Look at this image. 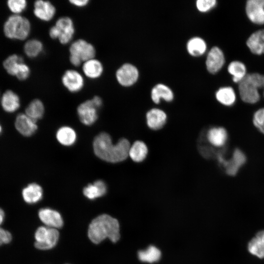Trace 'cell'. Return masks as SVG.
I'll use <instances>...</instances> for the list:
<instances>
[{
  "instance_id": "1",
  "label": "cell",
  "mask_w": 264,
  "mask_h": 264,
  "mask_svg": "<svg viewBox=\"0 0 264 264\" xmlns=\"http://www.w3.org/2000/svg\"><path fill=\"white\" fill-rule=\"evenodd\" d=\"M131 146L126 138H121L113 144L110 135L102 132L97 135L93 141V150L96 155L104 161L118 163L124 161L129 156Z\"/></svg>"
},
{
  "instance_id": "2",
  "label": "cell",
  "mask_w": 264,
  "mask_h": 264,
  "mask_svg": "<svg viewBox=\"0 0 264 264\" xmlns=\"http://www.w3.org/2000/svg\"><path fill=\"white\" fill-rule=\"evenodd\" d=\"M88 237L95 244L108 238L113 242L120 239V227L117 219L107 214H102L94 219L89 225Z\"/></svg>"
},
{
  "instance_id": "3",
  "label": "cell",
  "mask_w": 264,
  "mask_h": 264,
  "mask_svg": "<svg viewBox=\"0 0 264 264\" xmlns=\"http://www.w3.org/2000/svg\"><path fill=\"white\" fill-rule=\"evenodd\" d=\"M264 84V75L258 73L247 74L239 83V92L242 100L248 104H255L260 99L259 89Z\"/></svg>"
},
{
  "instance_id": "4",
  "label": "cell",
  "mask_w": 264,
  "mask_h": 264,
  "mask_svg": "<svg viewBox=\"0 0 264 264\" xmlns=\"http://www.w3.org/2000/svg\"><path fill=\"white\" fill-rule=\"evenodd\" d=\"M31 25L29 20L19 15L10 16L3 26L6 37L11 39L24 40L29 35Z\"/></svg>"
},
{
  "instance_id": "5",
  "label": "cell",
  "mask_w": 264,
  "mask_h": 264,
  "mask_svg": "<svg viewBox=\"0 0 264 264\" xmlns=\"http://www.w3.org/2000/svg\"><path fill=\"white\" fill-rule=\"evenodd\" d=\"M69 61L75 66L81 63L94 58L96 50L94 46L83 39L77 40L73 42L69 47Z\"/></svg>"
},
{
  "instance_id": "6",
  "label": "cell",
  "mask_w": 264,
  "mask_h": 264,
  "mask_svg": "<svg viewBox=\"0 0 264 264\" xmlns=\"http://www.w3.org/2000/svg\"><path fill=\"white\" fill-rule=\"evenodd\" d=\"M102 105V100L98 96L79 105L77 110L81 122L86 125L93 124L98 118V110Z\"/></svg>"
},
{
  "instance_id": "7",
  "label": "cell",
  "mask_w": 264,
  "mask_h": 264,
  "mask_svg": "<svg viewBox=\"0 0 264 264\" xmlns=\"http://www.w3.org/2000/svg\"><path fill=\"white\" fill-rule=\"evenodd\" d=\"M3 66L9 74L16 76L21 81L26 80L30 75V68L24 63L23 58L20 55L9 56L4 61Z\"/></svg>"
},
{
  "instance_id": "8",
  "label": "cell",
  "mask_w": 264,
  "mask_h": 264,
  "mask_svg": "<svg viewBox=\"0 0 264 264\" xmlns=\"http://www.w3.org/2000/svg\"><path fill=\"white\" fill-rule=\"evenodd\" d=\"M246 161L245 154L239 148L234 150L230 159L226 160L223 157L219 160L225 168L226 173L231 176H235L239 169L245 164Z\"/></svg>"
},
{
  "instance_id": "9",
  "label": "cell",
  "mask_w": 264,
  "mask_h": 264,
  "mask_svg": "<svg viewBox=\"0 0 264 264\" xmlns=\"http://www.w3.org/2000/svg\"><path fill=\"white\" fill-rule=\"evenodd\" d=\"M58 32V40L63 44L69 43L73 38L75 29L72 20L68 17L58 19L54 25Z\"/></svg>"
},
{
  "instance_id": "10",
  "label": "cell",
  "mask_w": 264,
  "mask_h": 264,
  "mask_svg": "<svg viewBox=\"0 0 264 264\" xmlns=\"http://www.w3.org/2000/svg\"><path fill=\"white\" fill-rule=\"evenodd\" d=\"M138 77V71L133 65L126 63L121 66L116 72V78L122 86L128 87L136 82Z\"/></svg>"
},
{
  "instance_id": "11",
  "label": "cell",
  "mask_w": 264,
  "mask_h": 264,
  "mask_svg": "<svg viewBox=\"0 0 264 264\" xmlns=\"http://www.w3.org/2000/svg\"><path fill=\"white\" fill-rule=\"evenodd\" d=\"M245 12L249 20L256 24H264V0H248Z\"/></svg>"
},
{
  "instance_id": "12",
  "label": "cell",
  "mask_w": 264,
  "mask_h": 264,
  "mask_svg": "<svg viewBox=\"0 0 264 264\" xmlns=\"http://www.w3.org/2000/svg\"><path fill=\"white\" fill-rule=\"evenodd\" d=\"M64 86L71 92L81 90L84 86V79L82 75L73 69L66 70L62 77Z\"/></svg>"
},
{
  "instance_id": "13",
  "label": "cell",
  "mask_w": 264,
  "mask_h": 264,
  "mask_svg": "<svg viewBox=\"0 0 264 264\" xmlns=\"http://www.w3.org/2000/svg\"><path fill=\"white\" fill-rule=\"evenodd\" d=\"M225 57L222 51L218 47H213L208 52L206 65L208 71L211 73H216L223 66Z\"/></svg>"
},
{
  "instance_id": "14",
  "label": "cell",
  "mask_w": 264,
  "mask_h": 264,
  "mask_svg": "<svg viewBox=\"0 0 264 264\" xmlns=\"http://www.w3.org/2000/svg\"><path fill=\"white\" fill-rule=\"evenodd\" d=\"M37 121L25 113L19 114L15 119V126L18 132L24 136L33 135L37 130Z\"/></svg>"
},
{
  "instance_id": "15",
  "label": "cell",
  "mask_w": 264,
  "mask_h": 264,
  "mask_svg": "<svg viewBox=\"0 0 264 264\" xmlns=\"http://www.w3.org/2000/svg\"><path fill=\"white\" fill-rule=\"evenodd\" d=\"M40 220L47 227L53 228H60L64 224V221L61 214L57 211L46 208L39 211Z\"/></svg>"
},
{
  "instance_id": "16",
  "label": "cell",
  "mask_w": 264,
  "mask_h": 264,
  "mask_svg": "<svg viewBox=\"0 0 264 264\" xmlns=\"http://www.w3.org/2000/svg\"><path fill=\"white\" fill-rule=\"evenodd\" d=\"M34 7L35 16L43 21H50L56 13L55 6L49 1L37 0L34 4Z\"/></svg>"
},
{
  "instance_id": "17",
  "label": "cell",
  "mask_w": 264,
  "mask_h": 264,
  "mask_svg": "<svg viewBox=\"0 0 264 264\" xmlns=\"http://www.w3.org/2000/svg\"><path fill=\"white\" fill-rule=\"evenodd\" d=\"M146 117L148 127L153 130L161 129L167 121L166 113L157 108H153L149 110Z\"/></svg>"
},
{
  "instance_id": "18",
  "label": "cell",
  "mask_w": 264,
  "mask_h": 264,
  "mask_svg": "<svg viewBox=\"0 0 264 264\" xmlns=\"http://www.w3.org/2000/svg\"><path fill=\"white\" fill-rule=\"evenodd\" d=\"M246 44L252 53L256 55L264 54V29L257 30L251 34Z\"/></svg>"
},
{
  "instance_id": "19",
  "label": "cell",
  "mask_w": 264,
  "mask_h": 264,
  "mask_svg": "<svg viewBox=\"0 0 264 264\" xmlns=\"http://www.w3.org/2000/svg\"><path fill=\"white\" fill-rule=\"evenodd\" d=\"M228 134L226 130L221 127H213L207 133L208 142L214 147H221L227 142Z\"/></svg>"
},
{
  "instance_id": "20",
  "label": "cell",
  "mask_w": 264,
  "mask_h": 264,
  "mask_svg": "<svg viewBox=\"0 0 264 264\" xmlns=\"http://www.w3.org/2000/svg\"><path fill=\"white\" fill-rule=\"evenodd\" d=\"M0 103L3 110L8 113L16 111L20 106L19 96L11 90H6L3 94Z\"/></svg>"
},
{
  "instance_id": "21",
  "label": "cell",
  "mask_w": 264,
  "mask_h": 264,
  "mask_svg": "<svg viewBox=\"0 0 264 264\" xmlns=\"http://www.w3.org/2000/svg\"><path fill=\"white\" fill-rule=\"evenodd\" d=\"M43 194L42 188L35 183L28 184L22 191L23 200L29 204H33L39 201L42 198Z\"/></svg>"
},
{
  "instance_id": "22",
  "label": "cell",
  "mask_w": 264,
  "mask_h": 264,
  "mask_svg": "<svg viewBox=\"0 0 264 264\" xmlns=\"http://www.w3.org/2000/svg\"><path fill=\"white\" fill-rule=\"evenodd\" d=\"M82 70L87 77L95 79L102 74L103 66L100 61L93 58L84 62Z\"/></svg>"
},
{
  "instance_id": "23",
  "label": "cell",
  "mask_w": 264,
  "mask_h": 264,
  "mask_svg": "<svg viewBox=\"0 0 264 264\" xmlns=\"http://www.w3.org/2000/svg\"><path fill=\"white\" fill-rule=\"evenodd\" d=\"M107 187L106 183L98 180L92 184H89L83 189L84 196L89 199H94L106 194Z\"/></svg>"
},
{
  "instance_id": "24",
  "label": "cell",
  "mask_w": 264,
  "mask_h": 264,
  "mask_svg": "<svg viewBox=\"0 0 264 264\" xmlns=\"http://www.w3.org/2000/svg\"><path fill=\"white\" fill-rule=\"evenodd\" d=\"M148 153L147 145L140 140H137L131 145L129 156L135 162H142L146 158Z\"/></svg>"
},
{
  "instance_id": "25",
  "label": "cell",
  "mask_w": 264,
  "mask_h": 264,
  "mask_svg": "<svg viewBox=\"0 0 264 264\" xmlns=\"http://www.w3.org/2000/svg\"><path fill=\"white\" fill-rule=\"evenodd\" d=\"M248 250L259 258H264V230L259 231L249 242Z\"/></svg>"
},
{
  "instance_id": "26",
  "label": "cell",
  "mask_w": 264,
  "mask_h": 264,
  "mask_svg": "<svg viewBox=\"0 0 264 264\" xmlns=\"http://www.w3.org/2000/svg\"><path fill=\"white\" fill-rule=\"evenodd\" d=\"M151 97L154 103L158 104L161 98L166 101H171L173 99L174 95L172 90L167 86L158 84L152 89Z\"/></svg>"
},
{
  "instance_id": "27",
  "label": "cell",
  "mask_w": 264,
  "mask_h": 264,
  "mask_svg": "<svg viewBox=\"0 0 264 264\" xmlns=\"http://www.w3.org/2000/svg\"><path fill=\"white\" fill-rule=\"evenodd\" d=\"M216 98L220 103L226 106L233 105L236 100L235 92L230 87L220 88L216 93Z\"/></svg>"
},
{
  "instance_id": "28",
  "label": "cell",
  "mask_w": 264,
  "mask_h": 264,
  "mask_svg": "<svg viewBox=\"0 0 264 264\" xmlns=\"http://www.w3.org/2000/svg\"><path fill=\"white\" fill-rule=\"evenodd\" d=\"M76 137L75 131L68 126L60 128L56 133L57 140L64 146H69L73 145L76 141Z\"/></svg>"
},
{
  "instance_id": "29",
  "label": "cell",
  "mask_w": 264,
  "mask_h": 264,
  "mask_svg": "<svg viewBox=\"0 0 264 264\" xmlns=\"http://www.w3.org/2000/svg\"><path fill=\"white\" fill-rule=\"evenodd\" d=\"M227 70L232 76L233 81L236 83H239L247 75L246 67L241 61L231 62L228 66Z\"/></svg>"
},
{
  "instance_id": "30",
  "label": "cell",
  "mask_w": 264,
  "mask_h": 264,
  "mask_svg": "<svg viewBox=\"0 0 264 264\" xmlns=\"http://www.w3.org/2000/svg\"><path fill=\"white\" fill-rule=\"evenodd\" d=\"M139 260L143 262L154 263L159 260L161 258V251L156 246L150 245L144 250L138 252Z\"/></svg>"
},
{
  "instance_id": "31",
  "label": "cell",
  "mask_w": 264,
  "mask_h": 264,
  "mask_svg": "<svg viewBox=\"0 0 264 264\" xmlns=\"http://www.w3.org/2000/svg\"><path fill=\"white\" fill-rule=\"evenodd\" d=\"M59 233L57 229L48 228L47 235L42 243H35V246L38 249L48 250L54 247L59 240Z\"/></svg>"
},
{
  "instance_id": "32",
  "label": "cell",
  "mask_w": 264,
  "mask_h": 264,
  "mask_svg": "<svg viewBox=\"0 0 264 264\" xmlns=\"http://www.w3.org/2000/svg\"><path fill=\"white\" fill-rule=\"evenodd\" d=\"M44 112L43 103L37 99L32 100L25 109V114L36 121L43 117Z\"/></svg>"
},
{
  "instance_id": "33",
  "label": "cell",
  "mask_w": 264,
  "mask_h": 264,
  "mask_svg": "<svg viewBox=\"0 0 264 264\" xmlns=\"http://www.w3.org/2000/svg\"><path fill=\"white\" fill-rule=\"evenodd\" d=\"M187 48L191 55L198 56L205 52L206 44L202 39L198 37H194L188 42Z\"/></svg>"
},
{
  "instance_id": "34",
  "label": "cell",
  "mask_w": 264,
  "mask_h": 264,
  "mask_svg": "<svg viewBox=\"0 0 264 264\" xmlns=\"http://www.w3.org/2000/svg\"><path fill=\"white\" fill-rule=\"evenodd\" d=\"M24 52L30 58H35L42 52L43 49L42 43L37 39L27 41L24 45Z\"/></svg>"
},
{
  "instance_id": "35",
  "label": "cell",
  "mask_w": 264,
  "mask_h": 264,
  "mask_svg": "<svg viewBox=\"0 0 264 264\" xmlns=\"http://www.w3.org/2000/svg\"><path fill=\"white\" fill-rule=\"evenodd\" d=\"M7 6L12 12L18 15L25 9L27 2L25 0H9L7 1Z\"/></svg>"
},
{
  "instance_id": "36",
  "label": "cell",
  "mask_w": 264,
  "mask_h": 264,
  "mask_svg": "<svg viewBox=\"0 0 264 264\" xmlns=\"http://www.w3.org/2000/svg\"><path fill=\"white\" fill-rule=\"evenodd\" d=\"M253 122L256 128L264 134V108L258 110L254 113Z\"/></svg>"
},
{
  "instance_id": "37",
  "label": "cell",
  "mask_w": 264,
  "mask_h": 264,
  "mask_svg": "<svg viewBox=\"0 0 264 264\" xmlns=\"http://www.w3.org/2000/svg\"><path fill=\"white\" fill-rule=\"evenodd\" d=\"M216 3V0H198L196 1V5L200 11L206 12L213 8Z\"/></svg>"
},
{
  "instance_id": "38",
  "label": "cell",
  "mask_w": 264,
  "mask_h": 264,
  "mask_svg": "<svg viewBox=\"0 0 264 264\" xmlns=\"http://www.w3.org/2000/svg\"><path fill=\"white\" fill-rule=\"evenodd\" d=\"M11 240L10 233L0 227V245L10 242Z\"/></svg>"
},
{
  "instance_id": "39",
  "label": "cell",
  "mask_w": 264,
  "mask_h": 264,
  "mask_svg": "<svg viewBox=\"0 0 264 264\" xmlns=\"http://www.w3.org/2000/svg\"><path fill=\"white\" fill-rule=\"evenodd\" d=\"M89 0H71L69 2L77 7H82L85 6L88 3Z\"/></svg>"
},
{
  "instance_id": "40",
  "label": "cell",
  "mask_w": 264,
  "mask_h": 264,
  "mask_svg": "<svg viewBox=\"0 0 264 264\" xmlns=\"http://www.w3.org/2000/svg\"><path fill=\"white\" fill-rule=\"evenodd\" d=\"M4 212L3 210L0 208V225L3 222L4 219Z\"/></svg>"
},
{
  "instance_id": "41",
  "label": "cell",
  "mask_w": 264,
  "mask_h": 264,
  "mask_svg": "<svg viewBox=\"0 0 264 264\" xmlns=\"http://www.w3.org/2000/svg\"><path fill=\"white\" fill-rule=\"evenodd\" d=\"M262 88L263 89V96H264V85H263V86Z\"/></svg>"
},
{
  "instance_id": "42",
  "label": "cell",
  "mask_w": 264,
  "mask_h": 264,
  "mask_svg": "<svg viewBox=\"0 0 264 264\" xmlns=\"http://www.w3.org/2000/svg\"><path fill=\"white\" fill-rule=\"evenodd\" d=\"M1 132H2V127L0 124V134L1 133Z\"/></svg>"
}]
</instances>
